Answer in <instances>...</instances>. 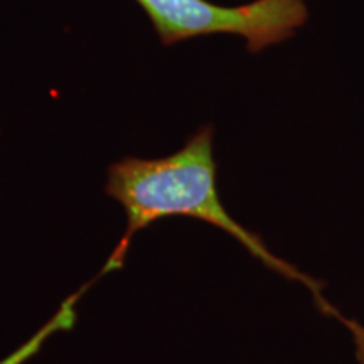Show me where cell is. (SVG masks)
<instances>
[{
  "label": "cell",
  "mask_w": 364,
  "mask_h": 364,
  "mask_svg": "<svg viewBox=\"0 0 364 364\" xmlns=\"http://www.w3.org/2000/svg\"><path fill=\"white\" fill-rule=\"evenodd\" d=\"M213 140L215 130L211 125H204L172 156L125 157L108 167L105 193L124 208L127 226L105 263L103 273L118 270L124 265L132 240L154 221L167 216H189L233 236L253 258L272 272L306 287L324 316L339 318L343 314L326 299L322 282L273 253L260 236L240 225L223 206L216 186Z\"/></svg>",
  "instance_id": "cell-1"
},
{
  "label": "cell",
  "mask_w": 364,
  "mask_h": 364,
  "mask_svg": "<svg viewBox=\"0 0 364 364\" xmlns=\"http://www.w3.org/2000/svg\"><path fill=\"white\" fill-rule=\"evenodd\" d=\"M152 22L162 44L172 46L199 36L235 34L250 53L284 43L306 26V0H253L225 7L209 0H135Z\"/></svg>",
  "instance_id": "cell-2"
},
{
  "label": "cell",
  "mask_w": 364,
  "mask_h": 364,
  "mask_svg": "<svg viewBox=\"0 0 364 364\" xmlns=\"http://www.w3.org/2000/svg\"><path fill=\"white\" fill-rule=\"evenodd\" d=\"M341 324H344L346 329L351 332L354 341V349H356V359L358 364H364V326L361 322L354 321V318H348L341 316Z\"/></svg>",
  "instance_id": "cell-3"
}]
</instances>
